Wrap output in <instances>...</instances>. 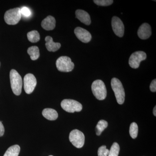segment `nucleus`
Returning <instances> with one entry per match:
<instances>
[{
	"label": "nucleus",
	"instance_id": "obj_1",
	"mask_svg": "<svg viewBox=\"0 0 156 156\" xmlns=\"http://www.w3.org/2000/svg\"><path fill=\"white\" fill-rule=\"evenodd\" d=\"M10 81L12 91L16 95L21 94L23 81L21 76L15 69L11 70L10 73Z\"/></svg>",
	"mask_w": 156,
	"mask_h": 156
},
{
	"label": "nucleus",
	"instance_id": "obj_2",
	"mask_svg": "<svg viewBox=\"0 0 156 156\" xmlns=\"http://www.w3.org/2000/svg\"><path fill=\"white\" fill-rule=\"evenodd\" d=\"M111 86L117 102L119 104H123L125 101L126 95L122 84L119 79L113 78L111 80Z\"/></svg>",
	"mask_w": 156,
	"mask_h": 156
},
{
	"label": "nucleus",
	"instance_id": "obj_3",
	"mask_svg": "<svg viewBox=\"0 0 156 156\" xmlns=\"http://www.w3.org/2000/svg\"><path fill=\"white\" fill-rule=\"evenodd\" d=\"M92 90L93 95L98 100H103L106 98V87L101 80H96L93 82L92 85Z\"/></svg>",
	"mask_w": 156,
	"mask_h": 156
},
{
	"label": "nucleus",
	"instance_id": "obj_4",
	"mask_svg": "<svg viewBox=\"0 0 156 156\" xmlns=\"http://www.w3.org/2000/svg\"><path fill=\"white\" fill-rule=\"evenodd\" d=\"M21 14L20 9L17 8L11 9L6 11L4 16V19L7 24L15 25L21 19Z\"/></svg>",
	"mask_w": 156,
	"mask_h": 156
},
{
	"label": "nucleus",
	"instance_id": "obj_5",
	"mask_svg": "<svg viewBox=\"0 0 156 156\" xmlns=\"http://www.w3.org/2000/svg\"><path fill=\"white\" fill-rule=\"evenodd\" d=\"M56 66L58 71L62 72H69L73 69L74 64L69 57L62 56L56 61Z\"/></svg>",
	"mask_w": 156,
	"mask_h": 156
},
{
	"label": "nucleus",
	"instance_id": "obj_6",
	"mask_svg": "<svg viewBox=\"0 0 156 156\" xmlns=\"http://www.w3.org/2000/svg\"><path fill=\"white\" fill-rule=\"evenodd\" d=\"M61 106L65 111L69 113L80 112L83 109L82 104L73 99H64L62 101Z\"/></svg>",
	"mask_w": 156,
	"mask_h": 156
},
{
	"label": "nucleus",
	"instance_id": "obj_7",
	"mask_svg": "<svg viewBox=\"0 0 156 156\" xmlns=\"http://www.w3.org/2000/svg\"><path fill=\"white\" fill-rule=\"evenodd\" d=\"M69 139L73 145L78 148H80L83 146L85 137L83 132L75 129L70 133Z\"/></svg>",
	"mask_w": 156,
	"mask_h": 156
},
{
	"label": "nucleus",
	"instance_id": "obj_8",
	"mask_svg": "<svg viewBox=\"0 0 156 156\" xmlns=\"http://www.w3.org/2000/svg\"><path fill=\"white\" fill-rule=\"evenodd\" d=\"M147 55L143 51H136L132 53L129 59V64L132 68L137 69L139 67L140 62L145 60Z\"/></svg>",
	"mask_w": 156,
	"mask_h": 156
},
{
	"label": "nucleus",
	"instance_id": "obj_9",
	"mask_svg": "<svg viewBox=\"0 0 156 156\" xmlns=\"http://www.w3.org/2000/svg\"><path fill=\"white\" fill-rule=\"evenodd\" d=\"M23 84L25 92L27 94H31L33 92L34 89L36 86V78L32 74H27L24 76Z\"/></svg>",
	"mask_w": 156,
	"mask_h": 156
},
{
	"label": "nucleus",
	"instance_id": "obj_10",
	"mask_svg": "<svg viewBox=\"0 0 156 156\" xmlns=\"http://www.w3.org/2000/svg\"><path fill=\"white\" fill-rule=\"evenodd\" d=\"M113 30L117 36L122 37L124 36L125 27L122 21L119 17L114 16L112 20Z\"/></svg>",
	"mask_w": 156,
	"mask_h": 156
},
{
	"label": "nucleus",
	"instance_id": "obj_11",
	"mask_svg": "<svg viewBox=\"0 0 156 156\" xmlns=\"http://www.w3.org/2000/svg\"><path fill=\"white\" fill-rule=\"evenodd\" d=\"M75 34L79 40L84 43H89L92 39L91 34L85 29L77 27L74 30Z\"/></svg>",
	"mask_w": 156,
	"mask_h": 156
},
{
	"label": "nucleus",
	"instance_id": "obj_12",
	"mask_svg": "<svg viewBox=\"0 0 156 156\" xmlns=\"http://www.w3.org/2000/svg\"><path fill=\"white\" fill-rule=\"evenodd\" d=\"M137 35L142 40H146L149 38L151 35V26L147 23H143L138 29Z\"/></svg>",
	"mask_w": 156,
	"mask_h": 156
},
{
	"label": "nucleus",
	"instance_id": "obj_13",
	"mask_svg": "<svg viewBox=\"0 0 156 156\" xmlns=\"http://www.w3.org/2000/svg\"><path fill=\"white\" fill-rule=\"evenodd\" d=\"M76 17L81 22L87 25L91 24V20L89 14L86 11L82 10H77L76 11Z\"/></svg>",
	"mask_w": 156,
	"mask_h": 156
},
{
	"label": "nucleus",
	"instance_id": "obj_14",
	"mask_svg": "<svg viewBox=\"0 0 156 156\" xmlns=\"http://www.w3.org/2000/svg\"><path fill=\"white\" fill-rule=\"evenodd\" d=\"M41 26L45 30H53L56 26V20L52 16H48L42 21Z\"/></svg>",
	"mask_w": 156,
	"mask_h": 156
},
{
	"label": "nucleus",
	"instance_id": "obj_15",
	"mask_svg": "<svg viewBox=\"0 0 156 156\" xmlns=\"http://www.w3.org/2000/svg\"><path fill=\"white\" fill-rule=\"evenodd\" d=\"M45 41L46 48L50 52H56L61 47V44L53 41L52 37L47 36L45 38Z\"/></svg>",
	"mask_w": 156,
	"mask_h": 156
},
{
	"label": "nucleus",
	"instance_id": "obj_16",
	"mask_svg": "<svg viewBox=\"0 0 156 156\" xmlns=\"http://www.w3.org/2000/svg\"><path fill=\"white\" fill-rule=\"evenodd\" d=\"M42 115L44 118L50 121H54L58 118L57 112L52 108H45L42 112Z\"/></svg>",
	"mask_w": 156,
	"mask_h": 156
},
{
	"label": "nucleus",
	"instance_id": "obj_17",
	"mask_svg": "<svg viewBox=\"0 0 156 156\" xmlns=\"http://www.w3.org/2000/svg\"><path fill=\"white\" fill-rule=\"evenodd\" d=\"M27 53L32 60H37L40 56L39 49L37 46H32L29 48L27 50Z\"/></svg>",
	"mask_w": 156,
	"mask_h": 156
},
{
	"label": "nucleus",
	"instance_id": "obj_18",
	"mask_svg": "<svg viewBox=\"0 0 156 156\" xmlns=\"http://www.w3.org/2000/svg\"><path fill=\"white\" fill-rule=\"evenodd\" d=\"M20 150L19 145L12 146L7 150L4 156H18Z\"/></svg>",
	"mask_w": 156,
	"mask_h": 156
},
{
	"label": "nucleus",
	"instance_id": "obj_19",
	"mask_svg": "<svg viewBox=\"0 0 156 156\" xmlns=\"http://www.w3.org/2000/svg\"><path fill=\"white\" fill-rule=\"evenodd\" d=\"M108 123L105 120H100L98 122L95 128V131L98 136L101 135L104 130L108 127Z\"/></svg>",
	"mask_w": 156,
	"mask_h": 156
},
{
	"label": "nucleus",
	"instance_id": "obj_20",
	"mask_svg": "<svg viewBox=\"0 0 156 156\" xmlns=\"http://www.w3.org/2000/svg\"><path fill=\"white\" fill-rule=\"evenodd\" d=\"M27 38L32 43H36L40 40V35L37 30H32L27 33Z\"/></svg>",
	"mask_w": 156,
	"mask_h": 156
},
{
	"label": "nucleus",
	"instance_id": "obj_21",
	"mask_svg": "<svg viewBox=\"0 0 156 156\" xmlns=\"http://www.w3.org/2000/svg\"><path fill=\"white\" fill-rule=\"evenodd\" d=\"M138 131V126L137 124L135 122L131 123L130 126L129 133H130V136L133 139H135L137 137Z\"/></svg>",
	"mask_w": 156,
	"mask_h": 156
},
{
	"label": "nucleus",
	"instance_id": "obj_22",
	"mask_svg": "<svg viewBox=\"0 0 156 156\" xmlns=\"http://www.w3.org/2000/svg\"><path fill=\"white\" fill-rule=\"evenodd\" d=\"M119 151V145L116 142L114 143L109 152L108 156H118Z\"/></svg>",
	"mask_w": 156,
	"mask_h": 156
},
{
	"label": "nucleus",
	"instance_id": "obj_23",
	"mask_svg": "<svg viewBox=\"0 0 156 156\" xmlns=\"http://www.w3.org/2000/svg\"><path fill=\"white\" fill-rule=\"evenodd\" d=\"M95 4L100 6H108L113 3L112 0H94L93 1Z\"/></svg>",
	"mask_w": 156,
	"mask_h": 156
},
{
	"label": "nucleus",
	"instance_id": "obj_24",
	"mask_svg": "<svg viewBox=\"0 0 156 156\" xmlns=\"http://www.w3.org/2000/svg\"><path fill=\"white\" fill-rule=\"evenodd\" d=\"M109 150L106 148L105 145L102 146L98 148V156H108Z\"/></svg>",
	"mask_w": 156,
	"mask_h": 156
},
{
	"label": "nucleus",
	"instance_id": "obj_25",
	"mask_svg": "<svg viewBox=\"0 0 156 156\" xmlns=\"http://www.w3.org/2000/svg\"><path fill=\"white\" fill-rule=\"evenodd\" d=\"M20 12L21 15L25 17H29L31 15L30 10L26 7H23L20 9Z\"/></svg>",
	"mask_w": 156,
	"mask_h": 156
},
{
	"label": "nucleus",
	"instance_id": "obj_26",
	"mask_svg": "<svg viewBox=\"0 0 156 156\" xmlns=\"http://www.w3.org/2000/svg\"><path fill=\"white\" fill-rule=\"evenodd\" d=\"M150 89L152 92H156V80H153L151 83Z\"/></svg>",
	"mask_w": 156,
	"mask_h": 156
},
{
	"label": "nucleus",
	"instance_id": "obj_27",
	"mask_svg": "<svg viewBox=\"0 0 156 156\" xmlns=\"http://www.w3.org/2000/svg\"><path fill=\"white\" fill-rule=\"evenodd\" d=\"M5 133V128L2 122L0 121V136H2Z\"/></svg>",
	"mask_w": 156,
	"mask_h": 156
},
{
	"label": "nucleus",
	"instance_id": "obj_28",
	"mask_svg": "<svg viewBox=\"0 0 156 156\" xmlns=\"http://www.w3.org/2000/svg\"><path fill=\"white\" fill-rule=\"evenodd\" d=\"M153 114L155 116H156V106L154 107V108L153 110Z\"/></svg>",
	"mask_w": 156,
	"mask_h": 156
},
{
	"label": "nucleus",
	"instance_id": "obj_29",
	"mask_svg": "<svg viewBox=\"0 0 156 156\" xmlns=\"http://www.w3.org/2000/svg\"><path fill=\"white\" fill-rule=\"evenodd\" d=\"M52 156V155H50V156Z\"/></svg>",
	"mask_w": 156,
	"mask_h": 156
},
{
	"label": "nucleus",
	"instance_id": "obj_30",
	"mask_svg": "<svg viewBox=\"0 0 156 156\" xmlns=\"http://www.w3.org/2000/svg\"><path fill=\"white\" fill-rule=\"evenodd\" d=\"M0 66H1V63H0Z\"/></svg>",
	"mask_w": 156,
	"mask_h": 156
}]
</instances>
